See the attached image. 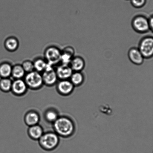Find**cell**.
<instances>
[{
    "mask_svg": "<svg viewBox=\"0 0 153 153\" xmlns=\"http://www.w3.org/2000/svg\"><path fill=\"white\" fill-rule=\"evenodd\" d=\"M55 133L58 136L68 137L72 136L75 131L76 126L74 121L68 117H59L53 123Z\"/></svg>",
    "mask_w": 153,
    "mask_h": 153,
    "instance_id": "1",
    "label": "cell"
},
{
    "mask_svg": "<svg viewBox=\"0 0 153 153\" xmlns=\"http://www.w3.org/2000/svg\"><path fill=\"white\" fill-rule=\"evenodd\" d=\"M40 146L45 150H53L58 146L59 139V136L56 133L49 132L43 133L39 139Z\"/></svg>",
    "mask_w": 153,
    "mask_h": 153,
    "instance_id": "2",
    "label": "cell"
},
{
    "mask_svg": "<svg viewBox=\"0 0 153 153\" xmlns=\"http://www.w3.org/2000/svg\"><path fill=\"white\" fill-rule=\"evenodd\" d=\"M131 25L133 29L138 33H146L150 31L148 18L144 15L135 16L132 19Z\"/></svg>",
    "mask_w": 153,
    "mask_h": 153,
    "instance_id": "3",
    "label": "cell"
},
{
    "mask_svg": "<svg viewBox=\"0 0 153 153\" xmlns=\"http://www.w3.org/2000/svg\"><path fill=\"white\" fill-rule=\"evenodd\" d=\"M138 48L145 59H149L153 55V37L147 36L141 39Z\"/></svg>",
    "mask_w": 153,
    "mask_h": 153,
    "instance_id": "4",
    "label": "cell"
},
{
    "mask_svg": "<svg viewBox=\"0 0 153 153\" xmlns=\"http://www.w3.org/2000/svg\"><path fill=\"white\" fill-rule=\"evenodd\" d=\"M28 88L33 90L38 89L43 84L42 76L40 73L34 70L27 73L25 76V80Z\"/></svg>",
    "mask_w": 153,
    "mask_h": 153,
    "instance_id": "5",
    "label": "cell"
},
{
    "mask_svg": "<svg viewBox=\"0 0 153 153\" xmlns=\"http://www.w3.org/2000/svg\"><path fill=\"white\" fill-rule=\"evenodd\" d=\"M61 55V51L56 46H49L45 50V60L48 64L52 66L60 62Z\"/></svg>",
    "mask_w": 153,
    "mask_h": 153,
    "instance_id": "6",
    "label": "cell"
},
{
    "mask_svg": "<svg viewBox=\"0 0 153 153\" xmlns=\"http://www.w3.org/2000/svg\"><path fill=\"white\" fill-rule=\"evenodd\" d=\"M43 84L48 86H52L57 82L58 78L56 71L54 69L53 66L48 63L45 70L42 74Z\"/></svg>",
    "mask_w": 153,
    "mask_h": 153,
    "instance_id": "7",
    "label": "cell"
},
{
    "mask_svg": "<svg viewBox=\"0 0 153 153\" xmlns=\"http://www.w3.org/2000/svg\"><path fill=\"white\" fill-rule=\"evenodd\" d=\"M74 86L71 81L68 79L61 80L58 82L57 89L61 95L68 96L74 91Z\"/></svg>",
    "mask_w": 153,
    "mask_h": 153,
    "instance_id": "8",
    "label": "cell"
},
{
    "mask_svg": "<svg viewBox=\"0 0 153 153\" xmlns=\"http://www.w3.org/2000/svg\"><path fill=\"white\" fill-rule=\"evenodd\" d=\"M129 59L135 65H140L143 64L145 59L137 48L132 47L128 52Z\"/></svg>",
    "mask_w": 153,
    "mask_h": 153,
    "instance_id": "9",
    "label": "cell"
},
{
    "mask_svg": "<svg viewBox=\"0 0 153 153\" xmlns=\"http://www.w3.org/2000/svg\"><path fill=\"white\" fill-rule=\"evenodd\" d=\"M28 87L25 81L22 79H15L13 81L11 91L17 96L24 95L26 92Z\"/></svg>",
    "mask_w": 153,
    "mask_h": 153,
    "instance_id": "10",
    "label": "cell"
},
{
    "mask_svg": "<svg viewBox=\"0 0 153 153\" xmlns=\"http://www.w3.org/2000/svg\"><path fill=\"white\" fill-rule=\"evenodd\" d=\"M55 71L58 79L61 80L70 79L73 72L69 65L64 64L58 66Z\"/></svg>",
    "mask_w": 153,
    "mask_h": 153,
    "instance_id": "11",
    "label": "cell"
},
{
    "mask_svg": "<svg viewBox=\"0 0 153 153\" xmlns=\"http://www.w3.org/2000/svg\"><path fill=\"white\" fill-rule=\"evenodd\" d=\"M73 72H82L85 68V62L82 56L73 57L69 64Z\"/></svg>",
    "mask_w": 153,
    "mask_h": 153,
    "instance_id": "12",
    "label": "cell"
},
{
    "mask_svg": "<svg viewBox=\"0 0 153 153\" xmlns=\"http://www.w3.org/2000/svg\"><path fill=\"white\" fill-rule=\"evenodd\" d=\"M74 50L72 47H66L61 51V62L62 64L69 65L70 62L74 56Z\"/></svg>",
    "mask_w": 153,
    "mask_h": 153,
    "instance_id": "13",
    "label": "cell"
},
{
    "mask_svg": "<svg viewBox=\"0 0 153 153\" xmlns=\"http://www.w3.org/2000/svg\"><path fill=\"white\" fill-rule=\"evenodd\" d=\"M25 123L29 126L38 124L40 120L39 114L34 111H30L26 114L25 117Z\"/></svg>",
    "mask_w": 153,
    "mask_h": 153,
    "instance_id": "14",
    "label": "cell"
},
{
    "mask_svg": "<svg viewBox=\"0 0 153 153\" xmlns=\"http://www.w3.org/2000/svg\"><path fill=\"white\" fill-rule=\"evenodd\" d=\"M30 137L34 140H39L43 134V130L41 126L37 124L30 126L28 130Z\"/></svg>",
    "mask_w": 153,
    "mask_h": 153,
    "instance_id": "15",
    "label": "cell"
},
{
    "mask_svg": "<svg viewBox=\"0 0 153 153\" xmlns=\"http://www.w3.org/2000/svg\"><path fill=\"white\" fill-rule=\"evenodd\" d=\"M19 40L16 37H10L6 39L4 43V46L7 51L10 52H14L19 48Z\"/></svg>",
    "mask_w": 153,
    "mask_h": 153,
    "instance_id": "16",
    "label": "cell"
},
{
    "mask_svg": "<svg viewBox=\"0 0 153 153\" xmlns=\"http://www.w3.org/2000/svg\"><path fill=\"white\" fill-rule=\"evenodd\" d=\"M70 79V81L74 86L78 87L83 84L85 77L82 72L75 71L73 72Z\"/></svg>",
    "mask_w": 153,
    "mask_h": 153,
    "instance_id": "17",
    "label": "cell"
},
{
    "mask_svg": "<svg viewBox=\"0 0 153 153\" xmlns=\"http://www.w3.org/2000/svg\"><path fill=\"white\" fill-rule=\"evenodd\" d=\"M13 66L10 63L4 62L0 64V77L10 78L11 76Z\"/></svg>",
    "mask_w": 153,
    "mask_h": 153,
    "instance_id": "18",
    "label": "cell"
},
{
    "mask_svg": "<svg viewBox=\"0 0 153 153\" xmlns=\"http://www.w3.org/2000/svg\"><path fill=\"white\" fill-rule=\"evenodd\" d=\"M25 72L22 65L16 64L13 66L11 76L15 79H22L25 77Z\"/></svg>",
    "mask_w": 153,
    "mask_h": 153,
    "instance_id": "19",
    "label": "cell"
},
{
    "mask_svg": "<svg viewBox=\"0 0 153 153\" xmlns=\"http://www.w3.org/2000/svg\"><path fill=\"white\" fill-rule=\"evenodd\" d=\"M33 62L34 70L40 73L44 71L48 65L45 60L42 58H37Z\"/></svg>",
    "mask_w": 153,
    "mask_h": 153,
    "instance_id": "20",
    "label": "cell"
},
{
    "mask_svg": "<svg viewBox=\"0 0 153 153\" xmlns=\"http://www.w3.org/2000/svg\"><path fill=\"white\" fill-rule=\"evenodd\" d=\"M13 81L10 78H1L0 79V89L4 92L11 91Z\"/></svg>",
    "mask_w": 153,
    "mask_h": 153,
    "instance_id": "21",
    "label": "cell"
},
{
    "mask_svg": "<svg viewBox=\"0 0 153 153\" xmlns=\"http://www.w3.org/2000/svg\"><path fill=\"white\" fill-rule=\"evenodd\" d=\"M45 117L48 122L53 123L59 117L56 111L53 109H49L46 111L45 114Z\"/></svg>",
    "mask_w": 153,
    "mask_h": 153,
    "instance_id": "22",
    "label": "cell"
},
{
    "mask_svg": "<svg viewBox=\"0 0 153 153\" xmlns=\"http://www.w3.org/2000/svg\"><path fill=\"white\" fill-rule=\"evenodd\" d=\"M22 68L25 73H30L34 71L33 62L30 60H25L22 64Z\"/></svg>",
    "mask_w": 153,
    "mask_h": 153,
    "instance_id": "23",
    "label": "cell"
},
{
    "mask_svg": "<svg viewBox=\"0 0 153 153\" xmlns=\"http://www.w3.org/2000/svg\"><path fill=\"white\" fill-rule=\"evenodd\" d=\"M131 5L136 8H140L146 4V0H130Z\"/></svg>",
    "mask_w": 153,
    "mask_h": 153,
    "instance_id": "24",
    "label": "cell"
},
{
    "mask_svg": "<svg viewBox=\"0 0 153 153\" xmlns=\"http://www.w3.org/2000/svg\"><path fill=\"white\" fill-rule=\"evenodd\" d=\"M148 18V21H149V24L150 28V31L152 32L153 30V16L151 15Z\"/></svg>",
    "mask_w": 153,
    "mask_h": 153,
    "instance_id": "25",
    "label": "cell"
}]
</instances>
